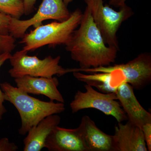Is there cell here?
<instances>
[{"label":"cell","instance_id":"obj_1","mask_svg":"<svg viewBox=\"0 0 151 151\" xmlns=\"http://www.w3.org/2000/svg\"><path fill=\"white\" fill-rule=\"evenodd\" d=\"M78 27L65 46L79 68L109 66L115 62L119 50L106 45L87 6Z\"/></svg>","mask_w":151,"mask_h":151},{"label":"cell","instance_id":"obj_2","mask_svg":"<svg viewBox=\"0 0 151 151\" xmlns=\"http://www.w3.org/2000/svg\"><path fill=\"white\" fill-rule=\"evenodd\" d=\"M0 86L4 93V100L13 104L19 114L22 123L19 130L20 134H26L31 128L47 116L65 111L64 103L42 101L7 82L1 83Z\"/></svg>","mask_w":151,"mask_h":151},{"label":"cell","instance_id":"obj_3","mask_svg":"<svg viewBox=\"0 0 151 151\" xmlns=\"http://www.w3.org/2000/svg\"><path fill=\"white\" fill-rule=\"evenodd\" d=\"M82 14L81 10L77 9L64 21L52 22L35 28L25 34L20 41L24 45L22 50L29 52L45 45H66L79 26Z\"/></svg>","mask_w":151,"mask_h":151},{"label":"cell","instance_id":"obj_4","mask_svg":"<svg viewBox=\"0 0 151 151\" xmlns=\"http://www.w3.org/2000/svg\"><path fill=\"white\" fill-rule=\"evenodd\" d=\"M28 52L22 50L17 51L9 59L12 67L9 70L11 77L15 78L29 75L51 78L55 75L61 76L77 72V68H65L60 65V56L53 58L49 55L40 59L36 56L27 55Z\"/></svg>","mask_w":151,"mask_h":151},{"label":"cell","instance_id":"obj_5","mask_svg":"<svg viewBox=\"0 0 151 151\" xmlns=\"http://www.w3.org/2000/svg\"><path fill=\"white\" fill-rule=\"evenodd\" d=\"M84 1L106 45L119 50L117 31L122 23L134 14L132 9L126 4L117 12L108 4L104 5L103 0Z\"/></svg>","mask_w":151,"mask_h":151},{"label":"cell","instance_id":"obj_6","mask_svg":"<svg viewBox=\"0 0 151 151\" xmlns=\"http://www.w3.org/2000/svg\"><path fill=\"white\" fill-rule=\"evenodd\" d=\"M85 92L78 91L70 103L73 113L88 108L97 109L106 115L113 116L118 123L128 119L116 93H103L98 92L88 84H85Z\"/></svg>","mask_w":151,"mask_h":151},{"label":"cell","instance_id":"obj_7","mask_svg":"<svg viewBox=\"0 0 151 151\" xmlns=\"http://www.w3.org/2000/svg\"><path fill=\"white\" fill-rule=\"evenodd\" d=\"M78 72L88 73H110L117 71L122 74L125 81L134 89H143L151 82V55L144 52L127 63L107 66L81 69Z\"/></svg>","mask_w":151,"mask_h":151},{"label":"cell","instance_id":"obj_8","mask_svg":"<svg viewBox=\"0 0 151 151\" xmlns=\"http://www.w3.org/2000/svg\"><path fill=\"white\" fill-rule=\"evenodd\" d=\"M70 14L63 0H42L37 12L31 18L22 20L12 18L9 35L16 39H22L31 26L37 27L48 19L64 21L69 18Z\"/></svg>","mask_w":151,"mask_h":151},{"label":"cell","instance_id":"obj_9","mask_svg":"<svg viewBox=\"0 0 151 151\" xmlns=\"http://www.w3.org/2000/svg\"><path fill=\"white\" fill-rule=\"evenodd\" d=\"M45 147L49 151H89L78 128L57 126L47 138Z\"/></svg>","mask_w":151,"mask_h":151},{"label":"cell","instance_id":"obj_10","mask_svg":"<svg viewBox=\"0 0 151 151\" xmlns=\"http://www.w3.org/2000/svg\"><path fill=\"white\" fill-rule=\"evenodd\" d=\"M134 90L130 84L124 81L119 85L116 93L129 122L142 128L145 124L151 123V114L139 103Z\"/></svg>","mask_w":151,"mask_h":151},{"label":"cell","instance_id":"obj_11","mask_svg":"<svg viewBox=\"0 0 151 151\" xmlns=\"http://www.w3.org/2000/svg\"><path fill=\"white\" fill-rule=\"evenodd\" d=\"M113 136L114 151H147L142 129L128 121L118 123Z\"/></svg>","mask_w":151,"mask_h":151},{"label":"cell","instance_id":"obj_12","mask_svg":"<svg viewBox=\"0 0 151 151\" xmlns=\"http://www.w3.org/2000/svg\"><path fill=\"white\" fill-rule=\"evenodd\" d=\"M17 87L27 94L45 95L51 101L64 103V99L58 89L59 83L55 77L46 78L25 75L15 78Z\"/></svg>","mask_w":151,"mask_h":151},{"label":"cell","instance_id":"obj_13","mask_svg":"<svg viewBox=\"0 0 151 151\" xmlns=\"http://www.w3.org/2000/svg\"><path fill=\"white\" fill-rule=\"evenodd\" d=\"M89 151H114L113 136L105 134L85 115L78 127Z\"/></svg>","mask_w":151,"mask_h":151},{"label":"cell","instance_id":"obj_14","mask_svg":"<svg viewBox=\"0 0 151 151\" xmlns=\"http://www.w3.org/2000/svg\"><path fill=\"white\" fill-rule=\"evenodd\" d=\"M60 117L57 114L50 115L40 121L28 132L24 139V151H40L45 147L47 138L52 130L58 126Z\"/></svg>","mask_w":151,"mask_h":151},{"label":"cell","instance_id":"obj_15","mask_svg":"<svg viewBox=\"0 0 151 151\" xmlns=\"http://www.w3.org/2000/svg\"><path fill=\"white\" fill-rule=\"evenodd\" d=\"M78 80L94 87L103 93H116L120 84L125 81L122 74L117 71L110 73H94L86 74L81 72H73Z\"/></svg>","mask_w":151,"mask_h":151},{"label":"cell","instance_id":"obj_16","mask_svg":"<svg viewBox=\"0 0 151 151\" xmlns=\"http://www.w3.org/2000/svg\"><path fill=\"white\" fill-rule=\"evenodd\" d=\"M0 12L20 19L24 14L23 0H0Z\"/></svg>","mask_w":151,"mask_h":151},{"label":"cell","instance_id":"obj_17","mask_svg":"<svg viewBox=\"0 0 151 151\" xmlns=\"http://www.w3.org/2000/svg\"><path fill=\"white\" fill-rule=\"evenodd\" d=\"M16 39L10 35L0 34V55L7 52H12L15 48Z\"/></svg>","mask_w":151,"mask_h":151},{"label":"cell","instance_id":"obj_18","mask_svg":"<svg viewBox=\"0 0 151 151\" xmlns=\"http://www.w3.org/2000/svg\"><path fill=\"white\" fill-rule=\"evenodd\" d=\"M12 55L11 52H5L0 55V68L7 60L10 59ZM4 92L0 88V120L2 119L3 115L7 112L6 109L4 105Z\"/></svg>","mask_w":151,"mask_h":151},{"label":"cell","instance_id":"obj_19","mask_svg":"<svg viewBox=\"0 0 151 151\" xmlns=\"http://www.w3.org/2000/svg\"><path fill=\"white\" fill-rule=\"evenodd\" d=\"M12 17L0 12V34L9 35L10 24Z\"/></svg>","mask_w":151,"mask_h":151},{"label":"cell","instance_id":"obj_20","mask_svg":"<svg viewBox=\"0 0 151 151\" xmlns=\"http://www.w3.org/2000/svg\"><path fill=\"white\" fill-rule=\"evenodd\" d=\"M18 147L13 142H10L8 138L0 139V151H16Z\"/></svg>","mask_w":151,"mask_h":151},{"label":"cell","instance_id":"obj_21","mask_svg":"<svg viewBox=\"0 0 151 151\" xmlns=\"http://www.w3.org/2000/svg\"><path fill=\"white\" fill-rule=\"evenodd\" d=\"M144 138L148 151H151V123H147L142 127Z\"/></svg>","mask_w":151,"mask_h":151},{"label":"cell","instance_id":"obj_22","mask_svg":"<svg viewBox=\"0 0 151 151\" xmlns=\"http://www.w3.org/2000/svg\"><path fill=\"white\" fill-rule=\"evenodd\" d=\"M37 0H23L24 14L29 15L33 12Z\"/></svg>","mask_w":151,"mask_h":151},{"label":"cell","instance_id":"obj_23","mask_svg":"<svg viewBox=\"0 0 151 151\" xmlns=\"http://www.w3.org/2000/svg\"><path fill=\"white\" fill-rule=\"evenodd\" d=\"M127 1V0H110L109 5L120 8L126 4Z\"/></svg>","mask_w":151,"mask_h":151},{"label":"cell","instance_id":"obj_24","mask_svg":"<svg viewBox=\"0 0 151 151\" xmlns=\"http://www.w3.org/2000/svg\"><path fill=\"white\" fill-rule=\"evenodd\" d=\"M73 1V0H63V2H64L65 5L67 6L69 3Z\"/></svg>","mask_w":151,"mask_h":151}]
</instances>
